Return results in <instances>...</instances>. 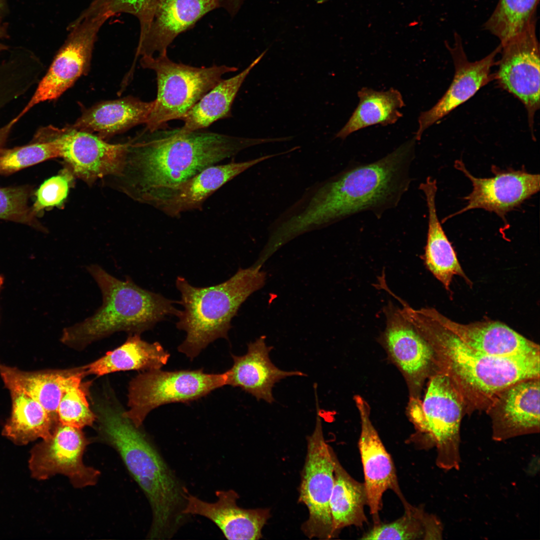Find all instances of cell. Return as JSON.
Wrapping results in <instances>:
<instances>
[{
	"mask_svg": "<svg viewBox=\"0 0 540 540\" xmlns=\"http://www.w3.org/2000/svg\"><path fill=\"white\" fill-rule=\"evenodd\" d=\"M44 69L32 52L16 49L0 63V110L38 82Z\"/></svg>",
	"mask_w": 540,
	"mask_h": 540,
	"instance_id": "33",
	"label": "cell"
},
{
	"mask_svg": "<svg viewBox=\"0 0 540 540\" xmlns=\"http://www.w3.org/2000/svg\"><path fill=\"white\" fill-rule=\"evenodd\" d=\"M28 197L25 188H0V218L32 224L34 215L28 208Z\"/></svg>",
	"mask_w": 540,
	"mask_h": 540,
	"instance_id": "39",
	"label": "cell"
},
{
	"mask_svg": "<svg viewBox=\"0 0 540 540\" xmlns=\"http://www.w3.org/2000/svg\"><path fill=\"white\" fill-rule=\"evenodd\" d=\"M314 430L306 438L307 451L301 472L299 502L308 511L302 530L308 538H332L330 502L334 482L332 448L324 440L316 402Z\"/></svg>",
	"mask_w": 540,
	"mask_h": 540,
	"instance_id": "11",
	"label": "cell"
},
{
	"mask_svg": "<svg viewBox=\"0 0 540 540\" xmlns=\"http://www.w3.org/2000/svg\"><path fill=\"white\" fill-rule=\"evenodd\" d=\"M280 156L278 152L246 161L210 166L182 183L156 192L145 204L171 217L200 210L206 199L226 183L257 164Z\"/></svg>",
	"mask_w": 540,
	"mask_h": 540,
	"instance_id": "16",
	"label": "cell"
},
{
	"mask_svg": "<svg viewBox=\"0 0 540 540\" xmlns=\"http://www.w3.org/2000/svg\"><path fill=\"white\" fill-rule=\"evenodd\" d=\"M403 506L404 513L402 516L391 522L374 524L360 539L415 540L441 538V524L436 516L408 502Z\"/></svg>",
	"mask_w": 540,
	"mask_h": 540,
	"instance_id": "34",
	"label": "cell"
},
{
	"mask_svg": "<svg viewBox=\"0 0 540 540\" xmlns=\"http://www.w3.org/2000/svg\"><path fill=\"white\" fill-rule=\"evenodd\" d=\"M58 157H60V150L54 140L34 136L32 144L0 150V174H11Z\"/></svg>",
	"mask_w": 540,
	"mask_h": 540,
	"instance_id": "36",
	"label": "cell"
},
{
	"mask_svg": "<svg viewBox=\"0 0 540 540\" xmlns=\"http://www.w3.org/2000/svg\"><path fill=\"white\" fill-rule=\"evenodd\" d=\"M436 310L407 305L404 313L431 348L438 371L449 378L464 406L486 410L506 388L540 378V354L498 357L476 351L438 320Z\"/></svg>",
	"mask_w": 540,
	"mask_h": 540,
	"instance_id": "3",
	"label": "cell"
},
{
	"mask_svg": "<svg viewBox=\"0 0 540 540\" xmlns=\"http://www.w3.org/2000/svg\"><path fill=\"white\" fill-rule=\"evenodd\" d=\"M334 482L330 506L332 538L340 530L354 526L362 527L367 523L364 512L367 496L364 483L354 479L339 462L334 450Z\"/></svg>",
	"mask_w": 540,
	"mask_h": 540,
	"instance_id": "29",
	"label": "cell"
},
{
	"mask_svg": "<svg viewBox=\"0 0 540 540\" xmlns=\"http://www.w3.org/2000/svg\"><path fill=\"white\" fill-rule=\"evenodd\" d=\"M36 134L54 140L67 168L74 177L88 184L120 172L127 143L113 144L97 135L76 130L70 125L40 128Z\"/></svg>",
	"mask_w": 540,
	"mask_h": 540,
	"instance_id": "12",
	"label": "cell"
},
{
	"mask_svg": "<svg viewBox=\"0 0 540 540\" xmlns=\"http://www.w3.org/2000/svg\"><path fill=\"white\" fill-rule=\"evenodd\" d=\"M500 45L502 56L494 79L523 104L534 136V118L540 108V54L536 22Z\"/></svg>",
	"mask_w": 540,
	"mask_h": 540,
	"instance_id": "13",
	"label": "cell"
},
{
	"mask_svg": "<svg viewBox=\"0 0 540 540\" xmlns=\"http://www.w3.org/2000/svg\"><path fill=\"white\" fill-rule=\"evenodd\" d=\"M81 430L56 424L51 436L35 446L30 452L29 468L32 477L44 480L62 474L76 488L95 484L100 472L82 462L89 442Z\"/></svg>",
	"mask_w": 540,
	"mask_h": 540,
	"instance_id": "14",
	"label": "cell"
},
{
	"mask_svg": "<svg viewBox=\"0 0 540 540\" xmlns=\"http://www.w3.org/2000/svg\"><path fill=\"white\" fill-rule=\"evenodd\" d=\"M18 122L14 117L7 124L0 127V150L2 149L11 130Z\"/></svg>",
	"mask_w": 540,
	"mask_h": 540,
	"instance_id": "41",
	"label": "cell"
},
{
	"mask_svg": "<svg viewBox=\"0 0 540 540\" xmlns=\"http://www.w3.org/2000/svg\"><path fill=\"white\" fill-rule=\"evenodd\" d=\"M243 0H220V8H225L230 14L236 12Z\"/></svg>",
	"mask_w": 540,
	"mask_h": 540,
	"instance_id": "42",
	"label": "cell"
},
{
	"mask_svg": "<svg viewBox=\"0 0 540 540\" xmlns=\"http://www.w3.org/2000/svg\"><path fill=\"white\" fill-rule=\"evenodd\" d=\"M358 106L336 138L344 140L351 134L373 125L392 124L402 116L399 109L404 102L396 89L377 91L364 87L358 90Z\"/></svg>",
	"mask_w": 540,
	"mask_h": 540,
	"instance_id": "31",
	"label": "cell"
},
{
	"mask_svg": "<svg viewBox=\"0 0 540 540\" xmlns=\"http://www.w3.org/2000/svg\"><path fill=\"white\" fill-rule=\"evenodd\" d=\"M113 14L126 12L144 22L161 0H100Z\"/></svg>",
	"mask_w": 540,
	"mask_h": 540,
	"instance_id": "40",
	"label": "cell"
},
{
	"mask_svg": "<svg viewBox=\"0 0 540 540\" xmlns=\"http://www.w3.org/2000/svg\"><path fill=\"white\" fill-rule=\"evenodd\" d=\"M228 373L208 374L202 368L144 372L130 382L129 409L122 412L140 428L148 414L160 406L174 402L188 403L228 385Z\"/></svg>",
	"mask_w": 540,
	"mask_h": 540,
	"instance_id": "9",
	"label": "cell"
},
{
	"mask_svg": "<svg viewBox=\"0 0 540 540\" xmlns=\"http://www.w3.org/2000/svg\"><path fill=\"white\" fill-rule=\"evenodd\" d=\"M97 412L102 437L118 452L150 505L152 519L149 538H170L186 516L182 512L187 490L146 436L120 410L99 405Z\"/></svg>",
	"mask_w": 540,
	"mask_h": 540,
	"instance_id": "4",
	"label": "cell"
},
{
	"mask_svg": "<svg viewBox=\"0 0 540 540\" xmlns=\"http://www.w3.org/2000/svg\"><path fill=\"white\" fill-rule=\"evenodd\" d=\"M266 52L241 72L228 79L222 80L206 93L182 118L184 124L181 129L186 132L201 130L219 120L232 116V106L240 88Z\"/></svg>",
	"mask_w": 540,
	"mask_h": 540,
	"instance_id": "30",
	"label": "cell"
},
{
	"mask_svg": "<svg viewBox=\"0 0 540 540\" xmlns=\"http://www.w3.org/2000/svg\"><path fill=\"white\" fill-rule=\"evenodd\" d=\"M3 282H4L3 277L2 276H0V290L1 288H2V286Z\"/></svg>",
	"mask_w": 540,
	"mask_h": 540,
	"instance_id": "45",
	"label": "cell"
},
{
	"mask_svg": "<svg viewBox=\"0 0 540 540\" xmlns=\"http://www.w3.org/2000/svg\"><path fill=\"white\" fill-rule=\"evenodd\" d=\"M170 357L158 342L150 343L142 340L140 334H131L122 344L84 368L87 374L98 376L130 370L145 372L161 369Z\"/></svg>",
	"mask_w": 540,
	"mask_h": 540,
	"instance_id": "28",
	"label": "cell"
},
{
	"mask_svg": "<svg viewBox=\"0 0 540 540\" xmlns=\"http://www.w3.org/2000/svg\"><path fill=\"white\" fill-rule=\"evenodd\" d=\"M386 327L382 340L392 360L402 374L410 397L420 398L424 382L434 364L432 350L392 302L384 308Z\"/></svg>",
	"mask_w": 540,
	"mask_h": 540,
	"instance_id": "19",
	"label": "cell"
},
{
	"mask_svg": "<svg viewBox=\"0 0 540 540\" xmlns=\"http://www.w3.org/2000/svg\"><path fill=\"white\" fill-rule=\"evenodd\" d=\"M496 441L540 431V378L518 382L502 390L486 410Z\"/></svg>",
	"mask_w": 540,
	"mask_h": 540,
	"instance_id": "21",
	"label": "cell"
},
{
	"mask_svg": "<svg viewBox=\"0 0 540 540\" xmlns=\"http://www.w3.org/2000/svg\"><path fill=\"white\" fill-rule=\"evenodd\" d=\"M438 320L472 350L498 357L540 354L539 346L506 324L494 320L462 324L451 320L437 310Z\"/></svg>",
	"mask_w": 540,
	"mask_h": 540,
	"instance_id": "23",
	"label": "cell"
},
{
	"mask_svg": "<svg viewBox=\"0 0 540 540\" xmlns=\"http://www.w3.org/2000/svg\"><path fill=\"white\" fill-rule=\"evenodd\" d=\"M260 268H240L227 280L208 287H195L184 278H177L178 303L184 310L177 316L176 326L186 334L178 347L179 352L192 360L214 340L228 339L232 320L242 304L265 284L266 274Z\"/></svg>",
	"mask_w": 540,
	"mask_h": 540,
	"instance_id": "6",
	"label": "cell"
},
{
	"mask_svg": "<svg viewBox=\"0 0 540 540\" xmlns=\"http://www.w3.org/2000/svg\"><path fill=\"white\" fill-rule=\"evenodd\" d=\"M141 66L154 72L158 92L145 129H164L167 122L182 120L186 113L222 79L238 68L226 65L194 67L170 60L167 54L142 56Z\"/></svg>",
	"mask_w": 540,
	"mask_h": 540,
	"instance_id": "7",
	"label": "cell"
},
{
	"mask_svg": "<svg viewBox=\"0 0 540 540\" xmlns=\"http://www.w3.org/2000/svg\"><path fill=\"white\" fill-rule=\"evenodd\" d=\"M419 188L425 195L428 210L427 240L422 256L426 268L448 291L450 290L454 276L462 277L468 285H472L438 220L436 205V180L428 176Z\"/></svg>",
	"mask_w": 540,
	"mask_h": 540,
	"instance_id": "27",
	"label": "cell"
},
{
	"mask_svg": "<svg viewBox=\"0 0 540 540\" xmlns=\"http://www.w3.org/2000/svg\"><path fill=\"white\" fill-rule=\"evenodd\" d=\"M0 374L10 390L24 393L39 402L58 423L57 410L66 388L87 375L84 366L66 370L24 372L0 364Z\"/></svg>",
	"mask_w": 540,
	"mask_h": 540,
	"instance_id": "25",
	"label": "cell"
},
{
	"mask_svg": "<svg viewBox=\"0 0 540 540\" xmlns=\"http://www.w3.org/2000/svg\"><path fill=\"white\" fill-rule=\"evenodd\" d=\"M216 494L217 500L209 502L188 493L182 514L208 518L228 540L261 538L262 529L270 516L268 508L246 509L238 506L239 496L232 490H217Z\"/></svg>",
	"mask_w": 540,
	"mask_h": 540,
	"instance_id": "22",
	"label": "cell"
},
{
	"mask_svg": "<svg viewBox=\"0 0 540 540\" xmlns=\"http://www.w3.org/2000/svg\"><path fill=\"white\" fill-rule=\"evenodd\" d=\"M86 269L100 290L102 304L92 316L64 328L60 340L69 347L80 350L118 332L140 334L180 313L174 306L178 301L144 289L129 276L118 280L97 264Z\"/></svg>",
	"mask_w": 540,
	"mask_h": 540,
	"instance_id": "5",
	"label": "cell"
},
{
	"mask_svg": "<svg viewBox=\"0 0 540 540\" xmlns=\"http://www.w3.org/2000/svg\"><path fill=\"white\" fill-rule=\"evenodd\" d=\"M218 8L220 0H161L140 23L136 56L167 54L168 47L178 34Z\"/></svg>",
	"mask_w": 540,
	"mask_h": 540,
	"instance_id": "20",
	"label": "cell"
},
{
	"mask_svg": "<svg viewBox=\"0 0 540 540\" xmlns=\"http://www.w3.org/2000/svg\"><path fill=\"white\" fill-rule=\"evenodd\" d=\"M452 59L454 74L452 81L443 96L430 110L420 112L418 128L414 136L420 140L424 131L438 122L458 106L464 103L482 87L494 80L490 72L495 64V58L501 51L500 44L486 57L474 62L469 61L464 50L460 36L454 34L452 46L446 44Z\"/></svg>",
	"mask_w": 540,
	"mask_h": 540,
	"instance_id": "18",
	"label": "cell"
},
{
	"mask_svg": "<svg viewBox=\"0 0 540 540\" xmlns=\"http://www.w3.org/2000/svg\"><path fill=\"white\" fill-rule=\"evenodd\" d=\"M354 400L360 418L361 430L358 441L364 474V486L368 506L374 524L380 522L379 512L382 498L388 490H392L402 504L407 502L399 486L396 468L370 418V409L360 396Z\"/></svg>",
	"mask_w": 540,
	"mask_h": 540,
	"instance_id": "17",
	"label": "cell"
},
{
	"mask_svg": "<svg viewBox=\"0 0 540 540\" xmlns=\"http://www.w3.org/2000/svg\"><path fill=\"white\" fill-rule=\"evenodd\" d=\"M154 103V100L144 102L132 96L100 102L84 108L70 126L80 130L96 132L105 140L138 124H146Z\"/></svg>",
	"mask_w": 540,
	"mask_h": 540,
	"instance_id": "26",
	"label": "cell"
},
{
	"mask_svg": "<svg viewBox=\"0 0 540 540\" xmlns=\"http://www.w3.org/2000/svg\"><path fill=\"white\" fill-rule=\"evenodd\" d=\"M464 406L450 380L440 372L431 376L422 400L410 398L408 416L416 430L436 446V464L440 468H459L460 430Z\"/></svg>",
	"mask_w": 540,
	"mask_h": 540,
	"instance_id": "8",
	"label": "cell"
},
{
	"mask_svg": "<svg viewBox=\"0 0 540 540\" xmlns=\"http://www.w3.org/2000/svg\"><path fill=\"white\" fill-rule=\"evenodd\" d=\"M266 138L232 136L202 130L144 129L127 142L118 188L145 204L156 192L176 186L205 168L232 158Z\"/></svg>",
	"mask_w": 540,
	"mask_h": 540,
	"instance_id": "2",
	"label": "cell"
},
{
	"mask_svg": "<svg viewBox=\"0 0 540 540\" xmlns=\"http://www.w3.org/2000/svg\"><path fill=\"white\" fill-rule=\"evenodd\" d=\"M74 178L65 167L58 175L45 180L36 192V198L32 209L33 214L46 208L62 206L68 197Z\"/></svg>",
	"mask_w": 540,
	"mask_h": 540,
	"instance_id": "38",
	"label": "cell"
},
{
	"mask_svg": "<svg viewBox=\"0 0 540 540\" xmlns=\"http://www.w3.org/2000/svg\"><path fill=\"white\" fill-rule=\"evenodd\" d=\"M6 10V0H0V14L4 13Z\"/></svg>",
	"mask_w": 540,
	"mask_h": 540,
	"instance_id": "44",
	"label": "cell"
},
{
	"mask_svg": "<svg viewBox=\"0 0 540 540\" xmlns=\"http://www.w3.org/2000/svg\"><path fill=\"white\" fill-rule=\"evenodd\" d=\"M82 380L75 382L66 388L57 410L59 423L80 429L92 426L97 418L90 408L86 384Z\"/></svg>",
	"mask_w": 540,
	"mask_h": 540,
	"instance_id": "37",
	"label": "cell"
},
{
	"mask_svg": "<svg viewBox=\"0 0 540 540\" xmlns=\"http://www.w3.org/2000/svg\"><path fill=\"white\" fill-rule=\"evenodd\" d=\"M266 336L248 344L243 356L232 354L234 364L228 370V385L240 388L254 396L272 404L275 400L272 388L281 380L292 376H306L300 371H285L276 367L270 358L272 346H267Z\"/></svg>",
	"mask_w": 540,
	"mask_h": 540,
	"instance_id": "24",
	"label": "cell"
},
{
	"mask_svg": "<svg viewBox=\"0 0 540 540\" xmlns=\"http://www.w3.org/2000/svg\"><path fill=\"white\" fill-rule=\"evenodd\" d=\"M6 24L0 22V40L7 36ZM8 46L0 42V52L8 49Z\"/></svg>",
	"mask_w": 540,
	"mask_h": 540,
	"instance_id": "43",
	"label": "cell"
},
{
	"mask_svg": "<svg viewBox=\"0 0 540 540\" xmlns=\"http://www.w3.org/2000/svg\"><path fill=\"white\" fill-rule=\"evenodd\" d=\"M454 165L470 180L472 190L464 198L467 201L466 206L445 220L471 210L480 208L495 213L506 222L508 212L519 207L540 190V174L528 172L524 168L504 170L492 165L494 176L480 178L474 176L462 160H456Z\"/></svg>",
	"mask_w": 540,
	"mask_h": 540,
	"instance_id": "15",
	"label": "cell"
},
{
	"mask_svg": "<svg viewBox=\"0 0 540 540\" xmlns=\"http://www.w3.org/2000/svg\"><path fill=\"white\" fill-rule=\"evenodd\" d=\"M12 401L10 417L2 434L18 445L38 438L43 440L52 434L56 423L37 401L16 390H10Z\"/></svg>",
	"mask_w": 540,
	"mask_h": 540,
	"instance_id": "32",
	"label": "cell"
},
{
	"mask_svg": "<svg viewBox=\"0 0 540 540\" xmlns=\"http://www.w3.org/2000/svg\"><path fill=\"white\" fill-rule=\"evenodd\" d=\"M414 138L382 158L348 168L308 186L280 214L292 238L328 226L366 210L380 216L396 206L408 188Z\"/></svg>",
	"mask_w": 540,
	"mask_h": 540,
	"instance_id": "1",
	"label": "cell"
},
{
	"mask_svg": "<svg viewBox=\"0 0 540 540\" xmlns=\"http://www.w3.org/2000/svg\"><path fill=\"white\" fill-rule=\"evenodd\" d=\"M112 16L104 9L91 7L73 25L34 94L16 116L18 120L38 104L58 98L81 76L88 72L97 34Z\"/></svg>",
	"mask_w": 540,
	"mask_h": 540,
	"instance_id": "10",
	"label": "cell"
},
{
	"mask_svg": "<svg viewBox=\"0 0 540 540\" xmlns=\"http://www.w3.org/2000/svg\"><path fill=\"white\" fill-rule=\"evenodd\" d=\"M539 0H499L484 24V30L497 37L500 44L536 22Z\"/></svg>",
	"mask_w": 540,
	"mask_h": 540,
	"instance_id": "35",
	"label": "cell"
}]
</instances>
